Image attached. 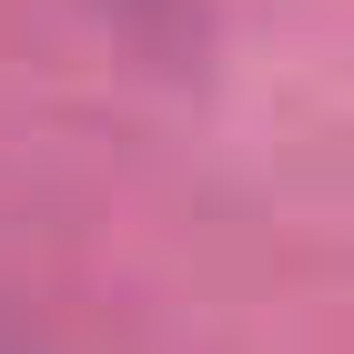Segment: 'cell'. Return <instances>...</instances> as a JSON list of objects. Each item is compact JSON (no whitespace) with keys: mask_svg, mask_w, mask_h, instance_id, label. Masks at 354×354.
I'll use <instances>...</instances> for the list:
<instances>
[{"mask_svg":"<svg viewBox=\"0 0 354 354\" xmlns=\"http://www.w3.org/2000/svg\"><path fill=\"white\" fill-rule=\"evenodd\" d=\"M102 21H122L142 51H162V61L203 51V0H102Z\"/></svg>","mask_w":354,"mask_h":354,"instance_id":"6da1fadb","label":"cell"}]
</instances>
